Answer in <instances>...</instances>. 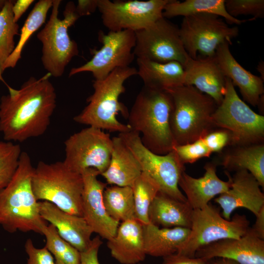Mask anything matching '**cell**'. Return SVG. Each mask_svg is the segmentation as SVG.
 I'll return each instance as SVG.
<instances>
[{
  "instance_id": "15",
  "label": "cell",
  "mask_w": 264,
  "mask_h": 264,
  "mask_svg": "<svg viewBox=\"0 0 264 264\" xmlns=\"http://www.w3.org/2000/svg\"><path fill=\"white\" fill-rule=\"evenodd\" d=\"M102 46L93 53L92 58L85 64L72 68L69 77L84 72H91L95 80L107 77L117 68L130 66L135 56V32L129 30L109 31L99 34Z\"/></svg>"
},
{
  "instance_id": "11",
  "label": "cell",
  "mask_w": 264,
  "mask_h": 264,
  "mask_svg": "<svg viewBox=\"0 0 264 264\" xmlns=\"http://www.w3.org/2000/svg\"><path fill=\"white\" fill-rule=\"evenodd\" d=\"M118 136L138 161L142 172L159 185V191L180 201L187 202L178 186L180 176L185 171V165L181 162L173 150L166 154H157L144 146L138 132L131 131L119 133Z\"/></svg>"
},
{
  "instance_id": "28",
  "label": "cell",
  "mask_w": 264,
  "mask_h": 264,
  "mask_svg": "<svg viewBox=\"0 0 264 264\" xmlns=\"http://www.w3.org/2000/svg\"><path fill=\"white\" fill-rule=\"evenodd\" d=\"M233 147L234 148L224 153L220 165L229 171H247L264 189V143Z\"/></svg>"
},
{
  "instance_id": "38",
  "label": "cell",
  "mask_w": 264,
  "mask_h": 264,
  "mask_svg": "<svg viewBox=\"0 0 264 264\" xmlns=\"http://www.w3.org/2000/svg\"><path fill=\"white\" fill-rule=\"evenodd\" d=\"M24 248L28 257L26 264H56L54 257L47 248L45 246L35 247L30 238L26 241Z\"/></svg>"
},
{
  "instance_id": "2",
  "label": "cell",
  "mask_w": 264,
  "mask_h": 264,
  "mask_svg": "<svg viewBox=\"0 0 264 264\" xmlns=\"http://www.w3.org/2000/svg\"><path fill=\"white\" fill-rule=\"evenodd\" d=\"M34 169L29 155L22 151L14 176L0 190V225L9 233L42 234V227L47 224L40 214L39 201L32 189Z\"/></svg>"
},
{
  "instance_id": "37",
  "label": "cell",
  "mask_w": 264,
  "mask_h": 264,
  "mask_svg": "<svg viewBox=\"0 0 264 264\" xmlns=\"http://www.w3.org/2000/svg\"><path fill=\"white\" fill-rule=\"evenodd\" d=\"M173 150L184 165L193 163L202 157H209L212 154L202 138L190 143L175 145Z\"/></svg>"
},
{
  "instance_id": "22",
  "label": "cell",
  "mask_w": 264,
  "mask_h": 264,
  "mask_svg": "<svg viewBox=\"0 0 264 264\" xmlns=\"http://www.w3.org/2000/svg\"><path fill=\"white\" fill-rule=\"evenodd\" d=\"M225 42L217 48L215 58L225 77L239 88L243 98L253 107L257 106L264 93V81L243 68L235 59Z\"/></svg>"
},
{
  "instance_id": "34",
  "label": "cell",
  "mask_w": 264,
  "mask_h": 264,
  "mask_svg": "<svg viewBox=\"0 0 264 264\" xmlns=\"http://www.w3.org/2000/svg\"><path fill=\"white\" fill-rule=\"evenodd\" d=\"M14 1L6 0L0 13V66L12 54L16 46L14 37L19 35V25L14 21L12 11Z\"/></svg>"
},
{
  "instance_id": "45",
  "label": "cell",
  "mask_w": 264,
  "mask_h": 264,
  "mask_svg": "<svg viewBox=\"0 0 264 264\" xmlns=\"http://www.w3.org/2000/svg\"><path fill=\"white\" fill-rule=\"evenodd\" d=\"M208 264H239L235 261L231 259L223 258H217L209 260L208 262Z\"/></svg>"
},
{
  "instance_id": "20",
  "label": "cell",
  "mask_w": 264,
  "mask_h": 264,
  "mask_svg": "<svg viewBox=\"0 0 264 264\" xmlns=\"http://www.w3.org/2000/svg\"><path fill=\"white\" fill-rule=\"evenodd\" d=\"M184 85L192 86L211 97L219 106L222 102L226 86V78L216 59L213 57L189 58L184 66Z\"/></svg>"
},
{
  "instance_id": "31",
  "label": "cell",
  "mask_w": 264,
  "mask_h": 264,
  "mask_svg": "<svg viewBox=\"0 0 264 264\" xmlns=\"http://www.w3.org/2000/svg\"><path fill=\"white\" fill-rule=\"evenodd\" d=\"M103 202L108 214L119 222L135 218L132 190L130 186L107 187L103 193Z\"/></svg>"
},
{
  "instance_id": "23",
  "label": "cell",
  "mask_w": 264,
  "mask_h": 264,
  "mask_svg": "<svg viewBox=\"0 0 264 264\" xmlns=\"http://www.w3.org/2000/svg\"><path fill=\"white\" fill-rule=\"evenodd\" d=\"M143 224L135 218L122 221L114 236L108 240L111 256L121 264H137L146 256Z\"/></svg>"
},
{
  "instance_id": "21",
  "label": "cell",
  "mask_w": 264,
  "mask_h": 264,
  "mask_svg": "<svg viewBox=\"0 0 264 264\" xmlns=\"http://www.w3.org/2000/svg\"><path fill=\"white\" fill-rule=\"evenodd\" d=\"M205 173L203 176L195 178L185 171L180 176L178 186L185 194L187 202L192 209H201L206 206L215 196L220 195L231 187V179H220L217 174L215 163H207L204 167Z\"/></svg>"
},
{
  "instance_id": "9",
  "label": "cell",
  "mask_w": 264,
  "mask_h": 264,
  "mask_svg": "<svg viewBox=\"0 0 264 264\" xmlns=\"http://www.w3.org/2000/svg\"><path fill=\"white\" fill-rule=\"evenodd\" d=\"M249 224L244 215L236 214L230 220L224 219L219 208L210 203L201 209H193L190 233L176 253L194 257L198 249L208 244L242 236Z\"/></svg>"
},
{
  "instance_id": "12",
  "label": "cell",
  "mask_w": 264,
  "mask_h": 264,
  "mask_svg": "<svg viewBox=\"0 0 264 264\" xmlns=\"http://www.w3.org/2000/svg\"><path fill=\"white\" fill-rule=\"evenodd\" d=\"M65 164L81 175L88 168L96 169L101 175L110 163L112 140L103 130L88 126L73 133L64 142Z\"/></svg>"
},
{
  "instance_id": "30",
  "label": "cell",
  "mask_w": 264,
  "mask_h": 264,
  "mask_svg": "<svg viewBox=\"0 0 264 264\" xmlns=\"http://www.w3.org/2000/svg\"><path fill=\"white\" fill-rule=\"evenodd\" d=\"M52 3L53 0H40L35 3L21 29L18 44L1 67L3 71L6 68L16 66L21 58L22 49L27 41L45 22L47 12L52 7Z\"/></svg>"
},
{
  "instance_id": "44",
  "label": "cell",
  "mask_w": 264,
  "mask_h": 264,
  "mask_svg": "<svg viewBox=\"0 0 264 264\" xmlns=\"http://www.w3.org/2000/svg\"><path fill=\"white\" fill-rule=\"evenodd\" d=\"M256 217V221L250 228L259 238L264 240V207L262 208Z\"/></svg>"
},
{
  "instance_id": "33",
  "label": "cell",
  "mask_w": 264,
  "mask_h": 264,
  "mask_svg": "<svg viewBox=\"0 0 264 264\" xmlns=\"http://www.w3.org/2000/svg\"><path fill=\"white\" fill-rule=\"evenodd\" d=\"M42 235L46 239L44 246L53 256L56 264H79L80 252L59 235L54 226L44 225Z\"/></svg>"
},
{
  "instance_id": "35",
  "label": "cell",
  "mask_w": 264,
  "mask_h": 264,
  "mask_svg": "<svg viewBox=\"0 0 264 264\" xmlns=\"http://www.w3.org/2000/svg\"><path fill=\"white\" fill-rule=\"evenodd\" d=\"M22 152L19 144L0 141V190L6 187L14 176Z\"/></svg>"
},
{
  "instance_id": "32",
  "label": "cell",
  "mask_w": 264,
  "mask_h": 264,
  "mask_svg": "<svg viewBox=\"0 0 264 264\" xmlns=\"http://www.w3.org/2000/svg\"><path fill=\"white\" fill-rule=\"evenodd\" d=\"M133 196L135 218L142 224L150 223L148 212L149 207L160 188L157 183L144 172L131 186Z\"/></svg>"
},
{
  "instance_id": "41",
  "label": "cell",
  "mask_w": 264,
  "mask_h": 264,
  "mask_svg": "<svg viewBox=\"0 0 264 264\" xmlns=\"http://www.w3.org/2000/svg\"><path fill=\"white\" fill-rule=\"evenodd\" d=\"M163 258L162 264H208V261L198 257H189L175 253Z\"/></svg>"
},
{
  "instance_id": "3",
  "label": "cell",
  "mask_w": 264,
  "mask_h": 264,
  "mask_svg": "<svg viewBox=\"0 0 264 264\" xmlns=\"http://www.w3.org/2000/svg\"><path fill=\"white\" fill-rule=\"evenodd\" d=\"M173 102L166 90L143 87L128 116L131 131L141 134L142 144L152 152L166 154L175 143L170 126Z\"/></svg>"
},
{
  "instance_id": "40",
  "label": "cell",
  "mask_w": 264,
  "mask_h": 264,
  "mask_svg": "<svg viewBox=\"0 0 264 264\" xmlns=\"http://www.w3.org/2000/svg\"><path fill=\"white\" fill-rule=\"evenodd\" d=\"M102 243L98 235L91 239L88 247L85 251L80 252L79 264H100L98 255Z\"/></svg>"
},
{
  "instance_id": "43",
  "label": "cell",
  "mask_w": 264,
  "mask_h": 264,
  "mask_svg": "<svg viewBox=\"0 0 264 264\" xmlns=\"http://www.w3.org/2000/svg\"><path fill=\"white\" fill-rule=\"evenodd\" d=\"M34 0H18L14 2L12 11L14 21L17 23L22 16L34 2Z\"/></svg>"
},
{
  "instance_id": "25",
  "label": "cell",
  "mask_w": 264,
  "mask_h": 264,
  "mask_svg": "<svg viewBox=\"0 0 264 264\" xmlns=\"http://www.w3.org/2000/svg\"><path fill=\"white\" fill-rule=\"evenodd\" d=\"M192 208L183 202L159 191L149 209L150 223L162 228H190Z\"/></svg>"
},
{
  "instance_id": "14",
  "label": "cell",
  "mask_w": 264,
  "mask_h": 264,
  "mask_svg": "<svg viewBox=\"0 0 264 264\" xmlns=\"http://www.w3.org/2000/svg\"><path fill=\"white\" fill-rule=\"evenodd\" d=\"M170 0H98L97 9L104 25L110 31L136 32L146 28L163 17Z\"/></svg>"
},
{
  "instance_id": "18",
  "label": "cell",
  "mask_w": 264,
  "mask_h": 264,
  "mask_svg": "<svg viewBox=\"0 0 264 264\" xmlns=\"http://www.w3.org/2000/svg\"><path fill=\"white\" fill-rule=\"evenodd\" d=\"M227 174L230 188L214 199L222 209V216L230 220L233 212L238 208L247 209L256 216L264 207V194L259 182L246 170L237 171L232 177Z\"/></svg>"
},
{
  "instance_id": "48",
  "label": "cell",
  "mask_w": 264,
  "mask_h": 264,
  "mask_svg": "<svg viewBox=\"0 0 264 264\" xmlns=\"http://www.w3.org/2000/svg\"><path fill=\"white\" fill-rule=\"evenodd\" d=\"M2 72H3V70H2V68L1 66H0V81H2L5 85H6L7 84L5 83V82L4 81L2 76Z\"/></svg>"
},
{
  "instance_id": "16",
  "label": "cell",
  "mask_w": 264,
  "mask_h": 264,
  "mask_svg": "<svg viewBox=\"0 0 264 264\" xmlns=\"http://www.w3.org/2000/svg\"><path fill=\"white\" fill-rule=\"evenodd\" d=\"M81 175L83 180L82 217L93 232L109 240L115 235L120 222L111 218L106 210L103 196L107 183L98 179L100 175L95 169H87Z\"/></svg>"
},
{
  "instance_id": "46",
  "label": "cell",
  "mask_w": 264,
  "mask_h": 264,
  "mask_svg": "<svg viewBox=\"0 0 264 264\" xmlns=\"http://www.w3.org/2000/svg\"><path fill=\"white\" fill-rule=\"evenodd\" d=\"M257 70L261 74V78L264 81V62L260 61L257 67Z\"/></svg>"
},
{
  "instance_id": "36",
  "label": "cell",
  "mask_w": 264,
  "mask_h": 264,
  "mask_svg": "<svg viewBox=\"0 0 264 264\" xmlns=\"http://www.w3.org/2000/svg\"><path fill=\"white\" fill-rule=\"evenodd\" d=\"M228 13L234 18L240 15H251L255 20L264 16V0H226Z\"/></svg>"
},
{
  "instance_id": "49",
  "label": "cell",
  "mask_w": 264,
  "mask_h": 264,
  "mask_svg": "<svg viewBox=\"0 0 264 264\" xmlns=\"http://www.w3.org/2000/svg\"><path fill=\"white\" fill-rule=\"evenodd\" d=\"M141 264V263H138V264Z\"/></svg>"
},
{
  "instance_id": "6",
  "label": "cell",
  "mask_w": 264,
  "mask_h": 264,
  "mask_svg": "<svg viewBox=\"0 0 264 264\" xmlns=\"http://www.w3.org/2000/svg\"><path fill=\"white\" fill-rule=\"evenodd\" d=\"M32 186L38 201H48L65 212L82 217V176L63 161H39L34 169Z\"/></svg>"
},
{
  "instance_id": "19",
  "label": "cell",
  "mask_w": 264,
  "mask_h": 264,
  "mask_svg": "<svg viewBox=\"0 0 264 264\" xmlns=\"http://www.w3.org/2000/svg\"><path fill=\"white\" fill-rule=\"evenodd\" d=\"M39 209L41 217L54 226L59 235L80 252L88 247L93 232L83 217L65 212L46 201H39Z\"/></svg>"
},
{
  "instance_id": "1",
  "label": "cell",
  "mask_w": 264,
  "mask_h": 264,
  "mask_svg": "<svg viewBox=\"0 0 264 264\" xmlns=\"http://www.w3.org/2000/svg\"><path fill=\"white\" fill-rule=\"evenodd\" d=\"M50 76H31L19 89L6 85L8 94L0 98V132L5 141L22 142L46 132L56 107Z\"/></svg>"
},
{
  "instance_id": "8",
  "label": "cell",
  "mask_w": 264,
  "mask_h": 264,
  "mask_svg": "<svg viewBox=\"0 0 264 264\" xmlns=\"http://www.w3.org/2000/svg\"><path fill=\"white\" fill-rule=\"evenodd\" d=\"M225 78L223 100L212 115L214 125L228 132L230 146L264 143V116L254 111L242 100L232 81Z\"/></svg>"
},
{
  "instance_id": "10",
  "label": "cell",
  "mask_w": 264,
  "mask_h": 264,
  "mask_svg": "<svg viewBox=\"0 0 264 264\" xmlns=\"http://www.w3.org/2000/svg\"><path fill=\"white\" fill-rule=\"evenodd\" d=\"M180 38L190 58L213 57L218 46L239 34L237 26L230 27L223 19L214 14L200 13L184 17L180 28Z\"/></svg>"
},
{
  "instance_id": "5",
  "label": "cell",
  "mask_w": 264,
  "mask_h": 264,
  "mask_svg": "<svg viewBox=\"0 0 264 264\" xmlns=\"http://www.w3.org/2000/svg\"><path fill=\"white\" fill-rule=\"evenodd\" d=\"M165 90L173 102L170 126L175 145L192 143L214 130L212 115L218 105L211 97L192 86Z\"/></svg>"
},
{
  "instance_id": "24",
  "label": "cell",
  "mask_w": 264,
  "mask_h": 264,
  "mask_svg": "<svg viewBox=\"0 0 264 264\" xmlns=\"http://www.w3.org/2000/svg\"><path fill=\"white\" fill-rule=\"evenodd\" d=\"M112 140L110 163L101 176L108 184L131 187L142 172L140 164L119 136Z\"/></svg>"
},
{
  "instance_id": "29",
  "label": "cell",
  "mask_w": 264,
  "mask_h": 264,
  "mask_svg": "<svg viewBox=\"0 0 264 264\" xmlns=\"http://www.w3.org/2000/svg\"><path fill=\"white\" fill-rule=\"evenodd\" d=\"M225 0H186L182 2L170 0L166 5L162 15L166 18L181 16L209 13L216 15L229 24L240 25L247 21H252L253 18L248 20H240L230 16L225 6Z\"/></svg>"
},
{
  "instance_id": "27",
  "label": "cell",
  "mask_w": 264,
  "mask_h": 264,
  "mask_svg": "<svg viewBox=\"0 0 264 264\" xmlns=\"http://www.w3.org/2000/svg\"><path fill=\"white\" fill-rule=\"evenodd\" d=\"M143 228L146 254L157 257L176 253L190 233L189 228H160L151 223Z\"/></svg>"
},
{
  "instance_id": "7",
  "label": "cell",
  "mask_w": 264,
  "mask_h": 264,
  "mask_svg": "<svg viewBox=\"0 0 264 264\" xmlns=\"http://www.w3.org/2000/svg\"><path fill=\"white\" fill-rule=\"evenodd\" d=\"M60 0H53L51 13L44 28L37 34L42 43L41 60L44 68L54 77H61L72 59L78 55L76 42L71 40L69 27L80 18L73 1H68L63 12L64 18L58 17Z\"/></svg>"
},
{
  "instance_id": "17",
  "label": "cell",
  "mask_w": 264,
  "mask_h": 264,
  "mask_svg": "<svg viewBox=\"0 0 264 264\" xmlns=\"http://www.w3.org/2000/svg\"><path fill=\"white\" fill-rule=\"evenodd\" d=\"M195 257L207 261L223 258L239 264H264V240L259 238L250 227L240 238L212 243L198 249Z\"/></svg>"
},
{
  "instance_id": "42",
  "label": "cell",
  "mask_w": 264,
  "mask_h": 264,
  "mask_svg": "<svg viewBox=\"0 0 264 264\" xmlns=\"http://www.w3.org/2000/svg\"><path fill=\"white\" fill-rule=\"evenodd\" d=\"M98 0H79L76 6V11L80 17L88 16L97 9Z\"/></svg>"
},
{
  "instance_id": "47",
  "label": "cell",
  "mask_w": 264,
  "mask_h": 264,
  "mask_svg": "<svg viewBox=\"0 0 264 264\" xmlns=\"http://www.w3.org/2000/svg\"><path fill=\"white\" fill-rule=\"evenodd\" d=\"M6 0H0V13L3 8Z\"/></svg>"
},
{
  "instance_id": "26",
  "label": "cell",
  "mask_w": 264,
  "mask_h": 264,
  "mask_svg": "<svg viewBox=\"0 0 264 264\" xmlns=\"http://www.w3.org/2000/svg\"><path fill=\"white\" fill-rule=\"evenodd\" d=\"M138 74L148 88L165 90L184 85L185 69L176 61L165 63L137 59Z\"/></svg>"
},
{
  "instance_id": "13",
  "label": "cell",
  "mask_w": 264,
  "mask_h": 264,
  "mask_svg": "<svg viewBox=\"0 0 264 264\" xmlns=\"http://www.w3.org/2000/svg\"><path fill=\"white\" fill-rule=\"evenodd\" d=\"M133 52L136 59L165 63L176 61L183 66L190 58L178 26L162 17L151 26L135 32Z\"/></svg>"
},
{
  "instance_id": "39",
  "label": "cell",
  "mask_w": 264,
  "mask_h": 264,
  "mask_svg": "<svg viewBox=\"0 0 264 264\" xmlns=\"http://www.w3.org/2000/svg\"><path fill=\"white\" fill-rule=\"evenodd\" d=\"M202 139L211 152H220L230 145V135L228 131L220 129L209 132Z\"/></svg>"
},
{
  "instance_id": "4",
  "label": "cell",
  "mask_w": 264,
  "mask_h": 264,
  "mask_svg": "<svg viewBox=\"0 0 264 264\" xmlns=\"http://www.w3.org/2000/svg\"><path fill=\"white\" fill-rule=\"evenodd\" d=\"M137 73V69L133 67H120L104 79L94 80V92L87 99L88 104L74 117V121L110 132L120 133L131 131L130 126L120 122L116 116L120 112L128 117L129 112L119 102V98L125 91V81Z\"/></svg>"
}]
</instances>
